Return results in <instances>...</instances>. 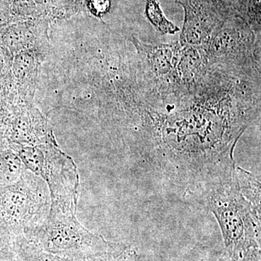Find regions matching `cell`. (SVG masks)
<instances>
[{
	"mask_svg": "<svg viewBox=\"0 0 261 261\" xmlns=\"http://www.w3.org/2000/svg\"><path fill=\"white\" fill-rule=\"evenodd\" d=\"M135 257V250L132 247L114 243L106 250L85 255L58 257V261H134Z\"/></svg>",
	"mask_w": 261,
	"mask_h": 261,
	"instance_id": "30bf717a",
	"label": "cell"
},
{
	"mask_svg": "<svg viewBox=\"0 0 261 261\" xmlns=\"http://www.w3.org/2000/svg\"><path fill=\"white\" fill-rule=\"evenodd\" d=\"M260 37L239 17L227 18L207 47L209 63L224 67L260 65Z\"/></svg>",
	"mask_w": 261,
	"mask_h": 261,
	"instance_id": "5b68a950",
	"label": "cell"
},
{
	"mask_svg": "<svg viewBox=\"0 0 261 261\" xmlns=\"http://www.w3.org/2000/svg\"><path fill=\"white\" fill-rule=\"evenodd\" d=\"M7 62L5 60L4 55L0 51V75L3 74V72L6 68Z\"/></svg>",
	"mask_w": 261,
	"mask_h": 261,
	"instance_id": "2e32d148",
	"label": "cell"
},
{
	"mask_svg": "<svg viewBox=\"0 0 261 261\" xmlns=\"http://www.w3.org/2000/svg\"><path fill=\"white\" fill-rule=\"evenodd\" d=\"M8 140L22 146L56 142L50 123L33 104L15 106L10 116Z\"/></svg>",
	"mask_w": 261,
	"mask_h": 261,
	"instance_id": "ba28073f",
	"label": "cell"
},
{
	"mask_svg": "<svg viewBox=\"0 0 261 261\" xmlns=\"http://www.w3.org/2000/svg\"><path fill=\"white\" fill-rule=\"evenodd\" d=\"M159 1V0H146V3H149V2H154Z\"/></svg>",
	"mask_w": 261,
	"mask_h": 261,
	"instance_id": "e0dca14e",
	"label": "cell"
},
{
	"mask_svg": "<svg viewBox=\"0 0 261 261\" xmlns=\"http://www.w3.org/2000/svg\"><path fill=\"white\" fill-rule=\"evenodd\" d=\"M25 169L42 178L50 194L51 207L77 211L80 176L73 160L58 147L57 142L35 146L9 142Z\"/></svg>",
	"mask_w": 261,
	"mask_h": 261,
	"instance_id": "7a4b0ae2",
	"label": "cell"
},
{
	"mask_svg": "<svg viewBox=\"0 0 261 261\" xmlns=\"http://www.w3.org/2000/svg\"><path fill=\"white\" fill-rule=\"evenodd\" d=\"M132 41L141 58L148 85L166 95H183L177 74L181 43H145L135 37Z\"/></svg>",
	"mask_w": 261,
	"mask_h": 261,
	"instance_id": "8992f818",
	"label": "cell"
},
{
	"mask_svg": "<svg viewBox=\"0 0 261 261\" xmlns=\"http://www.w3.org/2000/svg\"><path fill=\"white\" fill-rule=\"evenodd\" d=\"M89 10L95 16H103L109 11L111 8L110 0H87Z\"/></svg>",
	"mask_w": 261,
	"mask_h": 261,
	"instance_id": "9a60e30c",
	"label": "cell"
},
{
	"mask_svg": "<svg viewBox=\"0 0 261 261\" xmlns=\"http://www.w3.org/2000/svg\"><path fill=\"white\" fill-rule=\"evenodd\" d=\"M145 13L152 27L163 35L175 34L179 32V28L166 18L159 1L147 3Z\"/></svg>",
	"mask_w": 261,
	"mask_h": 261,
	"instance_id": "7c38bea8",
	"label": "cell"
},
{
	"mask_svg": "<svg viewBox=\"0 0 261 261\" xmlns=\"http://www.w3.org/2000/svg\"><path fill=\"white\" fill-rule=\"evenodd\" d=\"M21 160L10 147L0 150V187L14 183L23 171Z\"/></svg>",
	"mask_w": 261,
	"mask_h": 261,
	"instance_id": "8fae6325",
	"label": "cell"
},
{
	"mask_svg": "<svg viewBox=\"0 0 261 261\" xmlns=\"http://www.w3.org/2000/svg\"><path fill=\"white\" fill-rule=\"evenodd\" d=\"M238 17L260 36V0H244Z\"/></svg>",
	"mask_w": 261,
	"mask_h": 261,
	"instance_id": "5bb4252c",
	"label": "cell"
},
{
	"mask_svg": "<svg viewBox=\"0 0 261 261\" xmlns=\"http://www.w3.org/2000/svg\"><path fill=\"white\" fill-rule=\"evenodd\" d=\"M44 50L22 51L13 56L12 73L21 102L33 104L39 66Z\"/></svg>",
	"mask_w": 261,
	"mask_h": 261,
	"instance_id": "9c48e42d",
	"label": "cell"
},
{
	"mask_svg": "<svg viewBox=\"0 0 261 261\" xmlns=\"http://www.w3.org/2000/svg\"><path fill=\"white\" fill-rule=\"evenodd\" d=\"M192 197L216 218L224 240L223 261H260V183L235 166Z\"/></svg>",
	"mask_w": 261,
	"mask_h": 261,
	"instance_id": "6da1fadb",
	"label": "cell"
},
{
	"mask_svg": "<svg viewBox=\"0 0 261 261\" xmlns=\"http://www.w3.org/2000/svg\"><path fill=\"white\" fill-rule=\"evenodd\" d=\"M50 205L46 182L24 168L16 181L0 187V226L17 238L42 224Z\"/></svg>",
	"mask_w": 261,
	"mask_h": 261,
	"instance_id": "3957f363",
	"label": "cell"
},
{
	"mask_svg": "<svg viewBox=\"0 0 261 261\" xmlns=\"http://www.w3.org/2000/svg\"><path fill=\"white\" fill-rule=\"evenodd\" d=\"M23 235L43 251L59 257L101 251L114 244L84 227L77 219L76 211L51 207L44 222Z\"/></svg>",
	"mask_w": 261,
	"mask_h": 261,
	"instance_id": "277c9868",
	"label": "cell"
},
{
	"mask_svg": "<svg viewBox=\"0 0 261 261\" xmlns=\"http://www.w3.org/2000/svg\"><path fill=\"white\" fill-rule=\"evenodd\" d=\"M185 10L183 29L178 42L207 51L211 39L225 19L210 0H175Z\"/></svg>",
	"mask_w": 261,
	"mask_h": 261,
	"instance_id": "52a82bcc",
	"label": "cell"
},
{
	"mask_svg": "<svg viewBox=\"0 0 261 261\" xmlns=\"http://www.w3.org/2000/svg\"><path fill=\"white\" fill-rule=\"evenodd\" d=\"M224 251L211 244L197 243L177 261H223Z\"/></svg>",
	"mask_w": 261,
	"mask_h": 261,
	"instance_id": "4fadbf2b",
	"label": "cell"
}]
</instances>
